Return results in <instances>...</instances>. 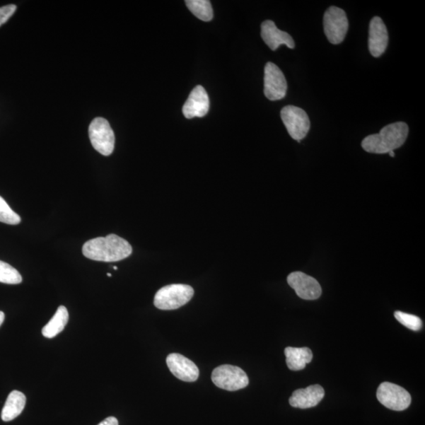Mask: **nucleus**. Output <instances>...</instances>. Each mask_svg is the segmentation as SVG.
<instances>
[{"label": "nucleus", "instance_id": "nucleus-23", "mask_svg": "<svg viewBox=\"0 0 425 425\" xmlns=\"http://www.w3.org/2000/svg\"><path fill=\"white\" fill-rule=\"evenodd\" d=\"M17 6L10 4L0 8V26L5 24L16 11Z\"/></svg>", "mask_w": 425, "mask_h": 425}, {"label": "nucleus", "instance_id": "nucleus-21", "mask_svg": "<svg viewBox=\"0 0 425 425\" xmlns=\"http://www.w3.org/2000/svg\"><path fill=\"white\" fill-rule=\"evenodd\" d=\"M0 222L15 226L21 222L20 216L12 210L5 199L0 197Z\"/></svg>", "mask_w": 425, "mask_h": 425}, {"label": "nucleus", "instance_id": "nucleus-5", "mask_svg": "<svg viewBox=\"0 0 425 425\" xmlns=\"http://www.w3.org/2000/svg\"><path fill=\"white\" fill-rule=\"evenodd\" d=\"M211 379L216 386L229 392L238 391L249 384L246 373L240 367L230 365L216 368Z\"/></svg>", "mask_w": 425, "mask_h": 425}, {"label": "nucleus", "instance_id": "nucleus-3", "mask_svg": "<svg viewBox=\"0 0 425 425\" xmlns=\"http://www.w3.org/2000/svg\"><path fill=\"white\" fill-rule=\"evenodd\" d=\"M193 296L194 289L190 285L170 284L158 291L154 304L159 310H177L190 302Z\"/></svg>", "mask_w": 425, "mask_h": 425}, {"label": "nucleus", "instance_id": "nucleus-22", "mask_svg": "<svg viewBox=\"0 0 425 425\" xmlns=\"http://www.w3.org/2000/svg\"><path fill=\"white\" fill-rule=\"evenodd\" d=\"M395 318L402 325L413 331H419L422 327V320L420 318L401 311L395 312Z\"/></svg>", "mask_w": 425, "mask_h": 425}, {"label": "nucleus", "instance_id": "nucleus-13", "mask_svg": "<svg viewBox=\"0 0 425 425\" xmlns=\"http://www.w3.org/2000/svg\"><path fill=\"white\" fill-rule=\"evenodd\" d=\"M388 33L380 17H374L369 24L368 50L375 58L381 57L387 50Z\"/></svg>", "mask_w": 425, "mask_h": 425}, {"label": "nucleus", "instance_id": "nucleus-20", "mask_svg": "<svg viewBox=\"0 0 425 425\" xmlns=\"http://www.w3.org/2000/svg\"><path fill=\"white\" fill-rule=\"evenodd\" d=\"M23 282V277L19 272L11 264L0 261V283L18 284Z\"/></svg>", "mask_w": 425, "mask_h": 425}, {"label": "nucleus", "instance_id": "nucleus-11", "mask_svg": "<svg viewBox=\"0 0 425 425\" xmlns=\"http://www.w3.org/2000/svg\"><path fill=\"white\" fill-rule=\"evenodd\" d=\"M166 363L170 372L179 380L194 382L199 378V368L193 361L183 355L171 354L167 357Z\"/></svg>", "mask_w": 425, "mask_h": 425}, {"label": "nucleus", "instance_id": "nucleus-19", "mask_svg": "<svg viewBox=\"0 0 425 425\" xmlns=\"http://www.w3.org/2000/svg\"><path fill=\"white\" fill-rule=\"evenodd\" d=\"M185 4L193 15L204 22L213 19V8L209 0H187Z\"/></svg>", "mask_w": 425, "mask_h": 425}, {"label": "nucleus", "instance_id": "nucleus-7", "mask_svg": "<svg viewBox=\"0 0 425 425\" xmlns=\"http://www.w3.org/2000/svg\"><path fill=\"white\" fill-rule=\"evenodd\" d=\"M281 120L286 127L289 135L298 143H301L310 129V118L301 108L295 106H287L282 109Z\"/></svg>", "mask_w": 425, "mask_h": 425}, {"label": "nucleus", "instance_id": "nucleus-25", "mask_svg": "<svg viewBox=\"0 0 425 425\" xmlns=\"http://www.w3.org/2000/svg\"><path fill=\"white\" fill-rule=\"evenodd\" d=\"M4 319H5L4 313L2 311H0V326H1L2 324L4 323Z\"/></svg>", "mask_w": 425, "mask_h": 425}, {"label": "nucleus", "instance_id": "nucleus-26", "mask_svg": "<svg viewBox=\"0 0 425 425\" xmlns=\"http://www.w3.org/2000/svg\"><path fill=\"white\" fill-rule=\"evenodd\" d=\"M388 154H389V156H391L392 158H394V157H395V152H394V151H390V152L388 153Z\"/></svg>", "mask_w": 425, "mask_h": 425}, {"label": "nucleus", "instance_id": "nucleus-10", "mask_svg": "<svg viewBox=\"0 0 425 425\" xmlns=\"http://www.w3.org/2000/svg\"><path fill=\"white\" fill-rule=\"evenodd\" d=\"M288 283L297 296L305 301H315L322 296V289L316 279L302 272H294L289 274Z\"/></svg>", "mask_w": 425, "mask_h": 425}, {"label": "nucleus", "instance_id": "nucleus-12", "mask_svg": "<svg viewBox=\"0 0 425 425\" xmlns=\"http://www.w3.org/2000/svg\"><path fill=\"white\" fill-rule=\"evenodd\" d=\"M210 109V100L206 90L200 86L194 88L183 107V114L187 120L194 117H203Z\"/></svg>", "mask_w": 425, "mask_h": 425}, {"label": "nucleus", "instance_id": "nucleus-15", "mask_svg": "<svg viewBox=\"0 0 425 425\" xmlns=\"http://www.w3.org/2000/svg\"><path fill=\"white\" fill-rule=\"evenodd\" d=\"M325 396V390L318 385L306 388L298 389L289 399L291 407L299 409H309L318 405Z\"/></svg>", "mask_w": 425, "mask_h": 425}, {"label": "nucleus", "instance_id": "nucleus-16", "mask_svg": "<svg viewBox=\"0 0 425 425\" xmlns=\"http://www.w3.org/2000/svg\"><path fill=\"white\" fill-rule=\"evenodd\" d=\"M284 354L287 366L292 371H303L313 359V352L308 347H289L285 348Z\"/></svg>", "mask_w": 425, "mask_h": 425}, {"label": "nucleus", "instance_id": "nucleus-18", "mask_svg": "<svg viewBox=\"0 0 425 425\" xmlns=\"http://www.w3.org/2000/svg\"><path fill=\"white\" fill-rule=\"evenodd\" d=\"M69 320V313L64 305H60L57 313L42 330L43 336L48 339H52L60 332L64 330Z\"/></svg>", "mask_w": 425, "mask_h": 425}, {"label": "nucleus", "instance_id": "nucleus-4", "mask_svg": "<svg viewBox=\"0 0 425 425\" xmlns=\"http://www.w3.org/2000/svg\"><path fill=\"white\" fill-rule=\"evenodd\" d=\"M88 134L93 148L101 155L109 156L115 149L114 131L105 118L96 117L89 125Z\"/></svg>", "mask_w": 425, "mask_h": 425}, {"label": "nucleus", "instance_id": "nucleus-8", "mask_svg": "<svg viewBox=\"0 0 425 425\" xmlns=\"http://www.w3.org/2000/svg\"><path fill=\"white\" fill-rule=\"evenodd\" d=\"M376 398L382 405L395 411L405 410L411 404V396L407 390L389 382L379 386Z\"/></svg>", "mask_w": 425, "mask_h": 425}, {"label": "nucleus", "instance_id": "nucleus-17", "mask_svg": "<svg viewBox=\"0 0 425 425\" xmlns=\"http://www.w3.org/2000/svg\"><path fill=\"white\" fill-rule=\"evenodd\" d=\"M25 403L26 397L23 392L18 391L11 392L2 410V420L8 422L16 419L23 413Z\"/></svg>", "mask_w": 425, "mask_h": 425}, {"label": "nucleus", "instance_id": "nucleus-1", "mask_svg": "<svg viewBox=\"0 0 425 425\" xmlns=\"http://www.w3.org/2000/svg\"><path fill=\"white\" fill-rule=\"evenodd\" d=\"M83 255L88 259L114 262L127 259L132 253L130 243L115 234L90 240L83 245Z\"/></svg>", "mask_w": 425, "mask_h": 425}, {"label": "nucleus", "instance_id": "nucleus-2", "mask_svg": "<svg viewBox=\"0 0 425 425\" xmlns=\"http://www.w3.org/2000/svg\"><path fill=\"white\" fill-rule=\"evenodd\" d=\"M409 127L405 122H395L383 128L378 134L369 135L361 142V147L373 154H386L405 144Z\"/></svg>", "mask_w": 425, "mask_h": 425}, {"label": "nucleus", "instance_id": "nucleus-27", "mask_svg": "<svg viewBox=\"0 0 425 425\" xmlns=\"http://www.w3.org/2000/svg\"><path fill=\"white\" fill-rule=\"evenodd\" d=\"M107 276H108L109 277H111V276H112V275H111L110 274H107Z\"/></svg>", "mask_w": 425, "mask_h": 425}, {"label": "nucleus", "instance_id": "nucleus-6", "mask_svg": "<svg viewBox=\"0 0 425 425\" xmlns=\"http://www.w3.org/2000/svg\"><path fill=\"white\" fill-rule=\"evenodd\" d=\"M323 24L325 36L330 43H342L349 27L345 11L337 6H331L325 13Z\"/></svg>", "mask_w": 425, "mask_h": 425}, {"label": "nucleus", "instance_id": "nucleus-28", "mask_svg": "<svg viewBox=\"0 0 425 425\" xmlns=\"http://www.w3.org/2000/svg\"><path fill=\"white\" fill-rule=\"evenodd\" d=\"M114 269H115V270H117V267H114Z\"/></svg>", "mask_w": 425, "mask_h": 425}, {"label": "nucleus", "instance_id": "nucleus-24", "mask_svg": "<svg viewBox=\"0 0 425 425\" xmlns=\"http://www.w3.org/2000/svg\"><path fill=\"white\" fill-rule=\"evenodd\" d=\"M98 425H118V421L115 417H107V419L103 421Z\"/></svg>", "mask_w": 425, "mask_h": 425}, {"label": "nucleus", "instance_id": "nucleus-9", "mask_svg": "<svg viewBox=\"0 0 425 425\" xmlns=\"http://www.w3.org/2000/svg\"><path fill=\"white\" fill-rule=\"evenodd\" d=\"M288 83L280 68L268 62L264 66V94L271 101L280 100L286 95Z\"/></svg>", "mask_w": 425, "mask_h": 425}, {"label": "nucleus", "instance_id": "nucleus-14", "mask_svg": "<svg viewBox=\"0 0 425 425\" xmlns=\"http://www.w3.org/2000/svg\"><path fill=\"white\" fill-rule=\"evenodd\" d=\"M261 36L271 50L276 51L281 45L293 50L295 41L290 35L278 29L273 21L267 20L261 26Z\"/></svg>", "mask_w": 425, "mask_h": 425}]
</instances>
